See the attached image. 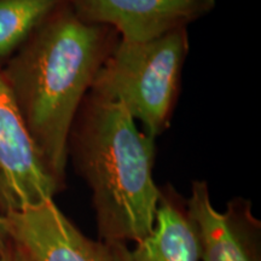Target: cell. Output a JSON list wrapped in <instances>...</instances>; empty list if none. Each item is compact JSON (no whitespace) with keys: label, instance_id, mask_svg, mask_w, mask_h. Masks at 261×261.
Masks as SVG:
<instances>
[{"label":"cell","instance_id":"6da1fadb","mask_svg":"<svg viewBox=\"0 0 261 261\" xmlns=\"http://www.w3.org/2000/svg\"><path fill=\"white\" fill-rule=\"evenodd\" d=\"M119 41L114 29L84 21L67 4L2 70L42 161L63 188L75 116Z\"/></svg>","mask_w":261,"mask_h":261},{"label":"cell","instance_id":"7a4b0ae2","mask_svg":"<svg viewBox=\"0 0 261 261\" xmlns=\"http://www.w3.org/2000/svg\"><path fill=\"white\" fill-rule=\"evenodd\" d=\"M156 139L121 104L89 92L68 138V160L89 187L100 242L138 243L151 233L160 187Z\"/></svg>","mask_w":261,"mask_h":261},{"label":"cell","instance_id":"3957f363","mask_svg":"<svg viewBox=\"0 0 261 261\" xmlns=\"http://www.w3.org/2000/svg\"><path fill=\"white\" fill-rule=\"evenodd\" d=\"M189 48L188 29L145 42L120 40L90 92L121 104L140 128L156 139L171 123Z\"/></svg>","mask_w":261,"mask_h":261},{"label":"cell","instance_id":"277c9868","mask_svg":"<svg viewBox=\"0 0 261 261\" xmlns=\"http://www.w3.org/2000/svg\"><path fill=\"white\" fill-rule=\"evenodd\" d=\"M63 189L42 161L0 70V215L54 200Z\"/></svg>","mask_w":261,"mask_h":261},{"label":"cell","instance_id":"5b68a950","mask_svg":"<svg viewBox=\"0 0 261 261\" xmlns=\"http://www.w3.org/2000/svg\"><path fill=\"white\" fill-rule=\"evenodd\" d=\"M185 201L200 261H261V223L249 200L234 197L219 212L212 203L208 182L195 180Z\"/></svg>","mask_w":261,"mask_h":261},{"label":"cell","instance_id":"8992f818","mask_svg":"<svg viewBox=\"0 0 261 261\" xmlns=\"http://www.w3.org/2000/svg\"><path fill=\"white\" fill-rule=\"evenodd\" d=\"M81 19L114 29L120 40L145 42L205 17L217 0H68Z\"/></svg>","mask_w":261,"mask_h":261},{"label":"cell","instance_id":"52a82bcc","mask_svg":"<svg viewBox=\"0 0 261 261\" xmlns=\"http://www.w3.org/2000/svg\"><path fill=\"white\" fill-rule=\"evenodd\" d=\"M10 240L31 261H110L107 246L81 232L54 200L4 215Z\"/></svg>","mask_w":261,"mask_h":261},{"label":"cell","instance_id":"ba28073f","mask_svg":"<svg viewBox=\"0 0 261 261\" xmlns=\"http://www.w3.org/2000/svg\"><path fill=\"white\" fill-rule=\"evenodd\" d=\"M106 246L110 261H200L187 201L171 184L160 188L154 227L148 237L133 248L126 243Z\"/></svg>","mask_w":261,"mask_h":261},{"label":"cell","instance_id":"9c48e42d","mask_svg":"<svg viewBox=\"0 0 261 261\" xmlns=\"http://www.w3.org/2000/svg\"><path fill=\"white\" fill-rule=\"evenodd\" d=\"M68 0H0V58H10Z\"/></svg>","mask_w":261,"mask_h":261},{"label":"cell","instance_id":"30bf717a","mask_svg":"<svg viewBox=\"0 0 261 261\" xmlns=\"http://www.w3.org/2000/svg\"><path fill=\"white\" fill-rule=\"evenodd\" d=\"M0 261H31V259L18 244L10 240L5 249L0 253Z\"/></svg>","mask_w":261,"mask_h":261},{"label":"cell","instance_id":"8fae6325","mask_svg":"<svg viewBox=\"0 0 261 261\" xmlns=\"http://www.w3.org/2000/svg\"><path fill=\"white\" fill-rule=\"evenodd\" d=\"M9 242H10V237H9L8 230H6L4 217L0 215V253L5 249V247L8 246Z\"/></svg>","mask_w":261,"mask_h":261}]
</instances>
